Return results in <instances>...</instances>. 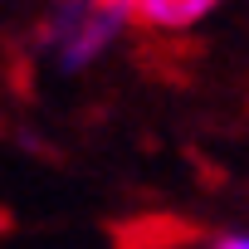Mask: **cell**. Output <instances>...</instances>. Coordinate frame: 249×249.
I'll return each instance as SVG.
<instances>
[{"label":"cell","instance_id":"1","mask_svg":"<svg viewBox=\"0 0 249 249\" xmlns=\"http://www.w3.org/2000/svg\"><path fill=\"white\" fill-rule=\"evenodd\" d=\"M127 30H132V20L117 0H49L39 44H44V59L54 64V73L73 78V73H88L93 64H103Z\"/></svg>","mask_w":249,"mask_h":249},{"label":"cell","instance_id":"2","mask_svg":"<svg viewBox=\"0 0 249 249\" xmlns=\"http://www.w3.org/2000/svg\"><path fill=\"white\" fill-rule=\"evenodd\" d=\"M122 10H127V20L137 30H152V35H186L196 25H205L220 0H117Z\"/></svg>","mask_w":249,"mask_h":249},{"label":"cell","instance_id":"3","mask_svg":"<svg viewBox=\"0 0 249 249\" xmlns=\"http://www.w3.org/2000/svg\"><path fill=\"white\" fill-rule=\"evenodd\" d=\"M205 249H249V230H225V234H215Z\"/></svg>","mask_w":249,"mask_h":249}]
</instances>
